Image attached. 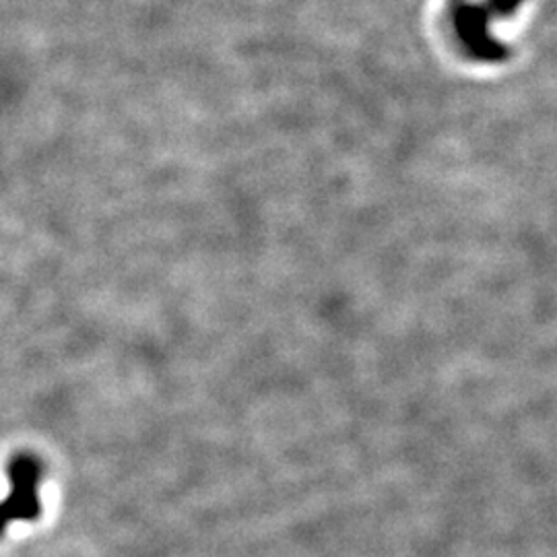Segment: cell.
<instances>
[{"label":"cell","instance_id":"obj_1","mask_svg":"<svg viewBox=\"0 0 557 557\" xmlns=\"http://www.w3.org/2000/svg\"><path fill=\"white\" fill-rule=\"evenodd\" d=\"M41 467L36 458L17 457L9 465V496L0 502V535L11 522L34 520L40 515Z\"/></svg>","mask_w":557,"mask_h":557}]
</instances>
